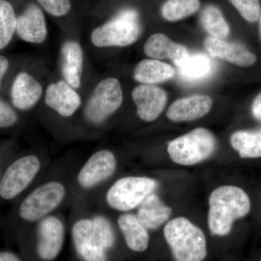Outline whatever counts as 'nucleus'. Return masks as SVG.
<instances>
[{
	"instance_id": "11",
	"label": "nucleus",
	"mask_w": 261,
	"mask_h": 261,
	"mask_svg": "<svg viewBox=\"0 0 261 261\" xmlns=\"http://www.w3.org/2000/svg\"><path fill=\"white\" fill-rule=\"evenodd\" d=\"M10 103L19 113L31 111L43 95L42 84L27 70H19L12 75L8 86Z\"/></svg>"
},
{
	"instance_id": "27",
	"label": "nucleus",
	"mask_w": 261,
	"mask_h": 261,
	"mask_svg": "<svg viewBox=\"0 0 261 261\" xmlns=\"http://www.w3.org/2000/svg\"><path fill=\"white\" fill-rule=\"evenodd\" d=\"M200 8L199 0H167L161 8V15L168 21H178L194 14Z\"/></svg>"
},
{
	"instance_id": "35",
	"label": "nucleus",
	"mask_w": 261,
	"mask_h": 261,
	"mask_svg": "<svg viewBox=\"0 0 261 261\" xmlns=\"http://www.w3.org/2000/svg\"><path fill=\"white\" fill-rule=\"evenodd\" d=\"M258 25H259V33H260V37L261 39V13L260 18L258 19Z\"/></svg>"
},
{
	"instance_id": "21",
	"label": "nucleus",
	"mask_w": 261,
	"mask_h": 261,
	"mask_svg": "<svg viewBox=\"0 0 261 261\" xmlns=\"http://www.w3.org/2000/svg\"><path fill=\"white\" fill-rule=\"evenodd\" d=\"M171 214L172 208L154 192L139 206L136 216L147 230H156L167 222Z\"/></svg>"
},
{
	"instance_id": "37",
	"label": "nucleus",
	"mask_w": 261,
	"mask_h": 261,
	"mask_svg": "<svg viewBox=\"0 0 261 261\" xmlns=\"http://www.w3.org/2000/svg\"><path fill=\"white\" fill-rule=\"evenodd\" d=\"M260 261H261V260H260Z\"/></svg>"
},
{
	"instance_id": "36",
	"label": "nucleus",
	"mask_w": 261,
	"mask_h": 261,
	"mask_svg": "<svg viewBox=\"0 0 261 261\" xmlns=\"http://www.w3.org/2000/svg\"><path fill=\"white\" fill-rule=\"evenodd\" d=\"M1 222H2V221H0V225H1Z\"/></svg>"
},
{
	"instance_id": "18",
	"label": "nucleus",
	"mask_w": 261,
	"mask_h": 261,
	"mask_svg": "<svg viewBox=\"0 0 261 261\" xmlns=\"http://www.w3.org/2000/svg\"><path fill=\"white\" fill-rule=\"evenodd\" d=\"M212 106L210 97L196 94L175 101L168 108L166 116L174 122L195 121L210 112Z\"/></svg>"
},
{
	"instance_id": "15",
	"label": "nucleus",
	"mask_w": 261,
	"mask_h": 261,
	"mask_svg": "<svg viewBox=\"0 0 261 261\" xmlns=\"http://www.w3.org/2000/svg\"><path fill=\"white\" fill-rule=\"evenodd\" d=\"M44 102L48 108L63 118H70L82 106V97L65 80L49 84L44 94Z\"/></svg>"
},
{
	"instance_id": "9",
	"label": "nucleus",
	"mask_w": 261,
	"mask_h": 261,
	"mask_svg": "<svg viewBox=\"0 0 261 261\" xmlns=\"http://www.w3.org/2000/svg\"><path fill=\"white\" fill-rule=\"evenodd\" d=\"M123 95L119 80L113 77L104 79L94 87L84 108L86 121L99 126L119 109Z\"/></svg>"
},
{
	"instance_id": "2",
	"label": "nucleus",
	"mask_w": 261,
	"mask_h": 261,
	"mask_svg": "<svg viewBox=\"0 0 261 261\" xmlns=\"http://www.w3.org/2000/svg\"><path fill=\"white\" fill-rule=\"evenodd\" d=\"M64 184L60 181L44 182L18 198L8 222L16 228V232L49 216L63 203L66 196Z\"/></svg>"
},
{
	"instance_id": "3",
	"label": "nucleus",
	"mask_w": 261,
	"mask_h": 261,
	"mask_svg": "<svg viewBox=\"0 0 261 261\" xmlns=\"http://www.w3.org/2000/svg\"><path fill=\"white\" fill-rule=\"evenodd\" d=\"M207 224L215 236L225 237L231 233L233 223L243 219L251 210V201L247 192L233 185L215 189L208 199Z\"/></svg>"
},
{
	"instance_id": "12",
	"label": "nucleus",
	"mask_w": 261,
	"mask_h": 261,
	"mask_svg": "<svg viewBox=\"0 0 261 261\" xmlns=\"http://www.w3.org/2000/svg\"><path fill=\"white\" fill-rule=\"evenodd\" d=\"M117 159L112 151L100 149L92 154L81 168L77 182L83 190H92L116 172Z\"/></svg>"
},
{
	"instance_id": "13",
	"label": "nucleus",
	"mask_w": 261,
	"mask_h": 261,
	"mask_svg": "<svg viewBox=\"0 0 261 261\" xmlns=\"http://www.w3.org/2000/svg\"><path fill=\"white\" fill-rule=\"evenodd\" d=\"M16 35L20 40L33 44L45 42L48 36L47 21L38 5L29 4L17 15Z\"/></svg>"
},
{
	"instance_id": "22",
	"label": "nucleus",
	"mask_w": 261,
	"mask_h": 261,
	"mask_svg": "<svg viewBox=\"0 0 261 261\" xmlns=\"http://www.w3.org/2000/svg\"><path fill=\"white\" fill-rule=\"evenodd\" d=\"M174 69L171 65L156 59L142 60L136 65L133 77L141 84L162 83L172 78Z\"/></svg>"
},
{
	"instance_id": "28",
	"label": "nucleus",
	"mask_w": 261,
	"mask_h": 261,
	"mask_svg": "<svg viewBox=\"0 0 261 261\" xmlns=\"http://www.w3.org/2000/svg\"><path fill=\"white\" fill-rule=\"evenodd\" d=\"M242 18L249 23L258 21L261 13L260 0H228Z\"/></svg>"
},
{
	"instance_id": "4",
	"label": "nucleus",
	"mask_w": 261,
	"mask_h": 261,
	"mask_svg": "<svg viewBox=\"0 0 261 261\" xmlns=\"http://www.w3.org/2000/svg\"><path fill=\"white\" fill-rule=\"evenodd\" d=\"M164 238L175 261H203L207 241L200 227L185 217L175 218L164 227Z\"/></svg>"
},
{
	"instance_id": "14",
	"label": "nucleus",
	"mask_w": 261,
	"mask_h": 261,
	"mask_svg": "<svg viewBox=\"0 0 261 261\" xmlns=\"http://www.w3.org/2000/svg\"><path fill=\"white\" fill-rule=\"evenodd\" d=\"M132 99L137 108V114L142 121L152 122L163 112L168 96L166 91L154 85L140 84L133 89Z\"/></svg>"
},
{
	"instance_id": "6",
	"label": "nucleus",
	"mask_w": 261,
	"mask_h": 261,
	"mask_svg": "<svg viewBox=\"0 0 261 261\" xmlns=\"http://www.w3.org/2000/svg\"><path fill=\"white\" fill-rule=\"evenodd\" d=\"M140 34L138 13L127 9L96 27L91 33L90 41L97 48L124 47L137 42Z\"/></svg>"
},
{
	"instance_id": "33",
	"label": "nucleus",
	"mask_w": 261,
	"mask_h": 261,
	"mask_svg": "<svg viewBox=\"0 0 261 261\" xmlns=\"http://www.w3.org/2000/svg\"><path fill=\"white\" fill-rule=\"evenodd\" d=\"M0 261H27L21 255L10 250L0 251Z\"/></svg>"
},
{
	"instance_id": "30",
	"label": "nucleus",
	"mask_w": 261,
	"mask_h": 261,
	"mask_svg": "<svg viewBox=\"0 0 261 261\" xmlns=\"http://www.w3.org/2000/svg\"><path fill=\"white\" fill-rule=\"evenodd\" d=\"M48 14L54 17L65 16L70 13L71 10L70 0H37Z\"/></svg>"
},
{
	"instance_id": "23",
	"label": "nucleus",
	"mask_w": 261,
	"mask_h": 261,
	"mask_svg": "<svg viewBox=\"0 0 261 261\" xmlns=\"http://www.w3.org/2000/svg\"><path fill=\"white\" fill-rule=\"evenodd\" d=\"M230 143L242 159L261 158V129L237 130L231 135Z\"/></svg>"
},
{
	"instance_id": "10",
	"label": "nucleus",
	"mask_w": 261,
	"mask_h": 261,
	"mask_svg": "<svg viewBox=\"0 0 261 261\" xmlns=\"http://www.w3.org/2000/svg\"><path fill=\"white\" fill-rule=\"evenodd\" d=\"M64 223L56 216H49L37 223L33 250L39 261H55L64 247Z\"/></svg>"
},
{
	"instance_id": "17",
	"label": "nucleus",
	"mask_w": 261,
	"mask_h": 261,
	"mask_svg": "<svg viewBox=\"0 0 261 261\" xmlns=\"http://www.w3.org/2000/svg\"><path fill=\"white\" fill-rule=\"evenodd\" d=\"M84 64L82 45L75 40H67L61 48V70L63 80L75 89L82 85Z\"/></svg>"
},
{
	"instance_id": "20",
	"label": "nucleus",
	"mask_w": 261,
	"mask_h": 261,
	"mask_svg": "<svg viewBox=\"0 0 261 261\" xmlns=\"http://www.w3.org/2000/svg\"><path fill=\"white\" fill-rule=\"evenodd\" d=\"M118 226L124 238L126 246L135 252H143L149 245L148 230L136 215L122 214L118 217Z\"/></svg>"
},
{
	"instance_id": "7",
	"label": "nucleus",
	"mask_w": 261,
	"mask_h": 261,
	"mask_svg": "<svg viewBox=\"0 0 261 261\" xmlns=\"http://www.w3.org/2000/svg\"><path fill=\"white\" fill-rule=\"evenodd\" d=\"M216 139L205 128H197L168 142V153L173 163L184 166H194L214 153Z\"/></svg>"
},
{
	"instance_id": "19",
	"label": "nucleus",
	"mask_w": 261,
	"mask_h": 261,
	"mask_svg": "<svg viewBox=\"0 0 261 261\" xmlns=\"http://www.w3.org/2000/svg\"><path fill=\"white\" fill-rule=\"evenodd\" d=\"M145 55L152 59H169L176 65L190 56L185 46L174 42L165 34L158 33L147 39L144 46Z\"/></svg>"
},
{
	"instance_id": "8",
	"label": "nucleus",
	"mask_w": 261,
	"mask_h": 261,
	"mask_svg": "<svg viewBox=\"0 0 261 261\" xmlns=\"http://www.w3.org/2000/svg\"><path fill=\"white\" fill-rule=\"evenodd\" d=\"M159 187V182L147 176H129L117 180L108 189L106 200L113 210L126 213L137 208Z\"/></svg>"
},
{
	"instance_id": "25",
	"label": "nucleus",
	"mask_w": 261,
	"mask_h": 261,
	"mask_svg": "<svg viewBox=\"0 0 261 261\" xmlns=\"http://www.w3.org/2000/svg\"><path fill=\"white\" fill-rule=\"evenodd\" d=\"M14 7L8 0H0V53L6 49L16 35Z\"/></svg>"
},
{
	"instance_id": "16",
	"label": "nucleus",
	"mask_w": 261,
	"mask_h": 261,
	"mask_svg": "<svg viewBox=\"0 0 261 261\" xmlns=\"http://www.w3.org/2000/svg\"><path fill=\"white\" fill-rule=\"evenodd\" d=\"M204 46L212 58H220L240 67L255 64L257 58L247 47L239 43L227 42L223 39L208 37Z\"/></svg>"
},
{
	"instance_id": "32",
	"label": "nucleus",
	"mask_w": 261,
	"mask_h": 261,
	"mask_svg": "<svg viewBox=\"0 0 261 261\" xmlns=\"http://www.w3.org/2000/svg\"><path fill=\"white\" fill-rule=\"evenodd\" d=\"M10 146H11L10 143L0 146V177L8 161L14 154L10 148Z\"/></svg>"
},
{
	"instance_id": "26",
	"label": "nucleus",
	"mask_w": 261,
	"mask_h": 261,
	"mask_svg": "<svg viewBox=\"0 0 261 261\" xmlns=\"http://www.w3.org/2000/svg\"><path fill=\"white\" fill-rule=\"evenodd\" d=\"M180 73L185 78L192 80H202L209 75L211 70L210 59L205 55L189 56L177 65Z\"/></svg>"
},
{
	"instance_id": "5",
	"label": "nucleus",
	"mask_w": 261,
	"mask_h": 261,
	"mask_svg": "<svg viewBox=\"0 0 261 261\" xmlns=\"http://www.w3.org/2000/svg\"><path fill=\"white\" fill-rule=\"evenodd\" d=\"M42 168L37 154H13L0 177V203L20 198L28 190Z\"/></svg>"
},
{
	"instance_id": "1",
	"label": "nucleus",
	"mask_w": 261,
	"mask_h": 261,
	"mask_svg": "<svg viewBox=\"0 0 261 261\" xmlns=\"http://www.w3.org/2000/svg\"><path fill=\"white\" fill-rule=\"evenodd\" d=\"M73 249L80 261H108L116 245V234L106 216L82 218L71 228Z\"/></svg>"
},
{
	"instance_id": "24",
	"label": "nucleus",
	"mask_w": 261,
	"mask_h": 261,
	"mask_svg": "<svg viewBox=\"0 0 261 261\" xmlns=\"http://www.w3.org/2000/svg\"><path fill=\"white\" fill-rule=\"evenodd\" d=\"M201 23L210 37L223 39L230 33L229 25L217 7L208 5L201 13Z\"/></svg>"
},
{
	"instance_id": "29",
	"label": "nucleus",
	"mask_w": 261,
	"mask_h": 261,
	"mask_svg": "<svg viewBox=\"0 0 261 261\" xmlns=\"http://www.w3.org/2000/svg\"><path fill=\"white\" fill-rule=\"evenodd\" d=\"M20 113L10 102L0 97V130H10L20 125Z\"/></svg>"
},
{
	"instance_id": "31",
	"label": "nucleus",
	"mask_w": 261,
	"mask_h": 261,
	"mask_svg": "<svg viewBox=\"0 0 261 261\" xmlns=\"http://www.w3.org/2000/svg\"><path fill=\"white\" fill-rule=\"evenodd\" d=\"M13 69V61L9 57L0 53V92L5 88L8 75Z\"/></svg>"
},
{
	"instance_id": "34",
	"label": "nucleus",
	"mask_w": 261,
	"mask_h": 261,
	"mask_svg": "<svg viewBox=\"0 0 261 261\" xmlns=\"http://www.w3.org/2000/svg\"><path fill=\"white\" fill-rule=\"evenodd\" d=\"M251 110L254 118L258 121H261V92L254 99Z\"/></svg>"
}]
</instances>
